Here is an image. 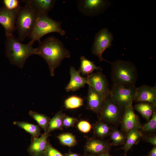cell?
Segmentation results:
<instances>
[{"mask_svg":"<svg viewBox=\"0 0 156 156\" xmlns=\"http://www.w3.org/2000/svg\"><path fill=\"white\" fill-rule=\"evenodd\" d=\"M139 129H135L127 134L125 145L122 148L125 151V156H126L128 151L142 136V133Z\"/></svg>","mask_w":156,"mask_h":156,"instance_id":"cell-20","label":"cell"},{"mask_svg":"<svg viewBox=\"0 0 156 156\" xmlns=\"http://www.w3.org/2000/svg\"><path fill=\"white\" fill-rule=\"evenodd\" d=\"M65 116L62 111H59L50 119L47 131L49 133L56 130L62 129L63 127V120Z\"/></svg>","mask_w":156,"mask_h":156,"instance_id":"cell-23","label":"cell"},{"mask_svg":"<svg viewBox=\"0 0 156 156\" xmlns=\"http://www.w3.org/2000/svg\"><path fill=\"white\" fill-rule=\"evenodd\" d=\"M39 14H47L53 8L56 2L54 0H25Z\"/></svg>","mask_w":156,"mask_h":156,"instance_id":"cell-18","label":"cell"},{"mask_svg":"<svg viewBox=\"0 0 156 156\" xmlns=\"http://www.w3.org/2000/svg\"><path fill=\"white\" fill-rule=\"evenodd\" d=\"M21 7L16 20V27L18 31V39L23 41L29 35L34 27L39 14L28 3Z\"/></svg>","mask_w":156,"mask_h":156,"instance_id":"cell-4","label":"cell"},{"mask_svg":"<svg viewBox=\"0 0 156 156\" xmlns=\"http://www.w3.org/2000/svg\"><path fill=\"white\" fill-rule=\"evenodd\" d=\"M124 110L112 100L109 94L106 97L99 113L102 119L114 124L118 122Z\"/></svg>","mask_w":156,"mask_h":156,"instance_id":"cell-8","label":"cell"},{"mask_svg":"<svg viewBox=\"0 0 156 156\" xmlns=\"http://www.w3.org/2000/svg\"><path fill=\"white\" fill-rule=\"evenodd\" d=\"M87 84L95 90L106 97L109 94V83L106 76L98 72L86 77Z\"/></svg>","mask_w":156,"mask_h":156,"instance_id":"cell-10","label":"cell"},{"mask_svg":"<svg viewBox=\"0 0 156 156\" xmlns=\"http://www.w3.org/2000/svg\"><path fill=\"white\" fill-rule=\"evenodd\" d=\"M109 146L107 143L96 139H91L88 141L85 146L86 150L94 154L107 153Z\"/></svg>","mask_w":156,"mask_h":156,"instance_id":"cell-17","label":"cell"},{"mask_svg":"<svg viewBox=\"0 0 156 156\" xmlns=\"http://www.w3.org/2000/svg\"><path fill=\"white\" fill-rule=\"evenodd\" d=\"M4 6L10 10H14L20 8V1L18 0H4Z\"/></svg>","mask_w":156,"mask_h":156,"instance_id":"cell-30","label":"cell"},{"mask_svg":"<svg viewBox=\"0 0 156 156\" xmlns=\"http://www.w3.org/2000/svg\"><path fill=\"white\" fill-rule=\"evenodd\" d=\"M121 127L122 130L127 134L133 129H141V126L138 117L134 111L132 104L124 110Z\"/></svg>","mask_w":156,"mask_h":156,"instance_id":"cell-12","label":"cell"},{"mask_svg":"<svg viewBox=\"0 0 156 156\" xmlns=\"http://www.w3.org/2000/svg\"><path fill=\"white\" fill-rule=\"evenodd\" d=\"M137 88L135 86L113 84L109 94L112 100L124 109L132 104L134 101Z\"/></svg>","mask_w":156,"mask_h":156,"instance_id":"cell-6","label":"cell"},{"mask_svg":"<svg viewBox=\"0 0 156 156\" xmlns=\"http://www.w3.org/2000/svg\"><path fill=\"white\" fill-rule=\"evenodd\" d=\"M110 138L112 140V145L117 146L124 144L126 137L121 131L115 129L112 132Z\"/></svg>","mask_w":156,"mask_h":156,"instance_id":"cell-28","label":"cell"},{"mask_svg":"<svg viewBox=\"0 0 156 156\" xmlns=\"http://www.w3.org/2000/svg\"><path fill=\"white\" fill-rule=\"evenodd\" d=\"M64 156H80L79 155L76 153H69L65 154Z\"/></svg>","mask_w":156,"mask_h":156,"instance_id":"cell-36","label":"cell"},{"mask_svg":"<svg viewBox=\"0 0 156 156\" xmlns=\"http://www.w3.org/2000/svg\"><path fill=\"white\" fill-rule=\"evenodd\" d=\"M108 2L102 0H83L78 1V8L83 14L92 16L103 12L108 5Z\"/></svg>","mask_w":156,"mask_h":156,"instance_id":"cell-9","label":"cell"},{"mask_svg":"<svg viewBox=\"0 0 156 156\" xmlns=\"http://www.w3.org/2000/svg\"><path fill=\"white\" fill-rule=\"evenodd\" d=\"M45 156H64L57 150L53 147L48 140Z\"/></svg>","mask_w":156,"mask_h":156,"instance_id":"cell-31","label":"cell"},{"mask_svg":"<svg viewBox=\"0 0 156 156\" xmlns=\"http://www.w3.org/2000/svg\"><path fill=\"white\" fill-rule=\"evenodd\" d=\"M64 104L67 109H76L83 105V99L77 96H71L65 100Z\"/></svg>","mask_w":156,"mask_h":156,"instance_id":"cell-25","label":"cell"},{"mask_svg":"<svg viewBox=\"0 0 156 156\" xmlns=\"http://www.w3.org/2000/svg\"><path fill=\"white\" fill-rule=\"evenodd\" d=\"M89 156H111L107 153H105L102 154H99L98 155H89Z\"/></svg>","mask_w":156,"mask_h":156,"instance_id":"cell-37","label":"cell"},{"mask_svg":"<svg viewBox=\"0 0 156 156\" xmlns=\"http://www.w3.org/2000/svg\"><path fill=\"white\" fill-rule=\"evenodd\" d=\"M113 36L107 28L100 30L96 34L92 47V53L97 56L100 61H105L111 63L104 59L102 54L107 49L112 46Z\"/></svg>","mask_w":156,"mask_h":156,"instance_id":"cell-7","label":"cell"},{"mask_svg":"<svg viewBox=\"0 0 156 156\" xmlns=\"http://www.w3.org/2000/svg\"><path fill=\"white\" fill-rule=\"evenodd\" d=\"M155 106L147 102H142L136 104L134 108L143 117L147 120H149L155 112Z\"/></svg>","mask_w":156,"mask_h":156,"instance_id":"cell-21","label":"cell"},{"mask_svg":"<svg viewBox=\"0 0 156 156\" xmlns=\"http://www.w3.org/2000/svg\"><path fill=\"white\" fill-rule=\"evenodd\" d=\"M29 114L36 121L39 126L44 130V132L47 131L50 119L49 117L44 114L31 110L29 111Z\"/></svg>","mask_w":156,"mask_h":156,"instance_id":"cell-24","label":"cell"},{"mask_svg":"<svg viewBox=\"0 0 156 156\" xmlns=\"http://www.w3.org/2000/svg\"><path fill=\"white\" fill-rule=\"evenodd\" d=\"M111 64L113 84L135 86L138 75L136 68L133 63L129 61L118 60Z\"/></svg>","mask_w":156,"mask_h":156,"instance_id":"cell-3","label":"cell"},{"mask_svg":"<svg viewBox=\"0 0 156 156\" xmlns=\"http://www.w3.org/2000/svg\"><path fill=\"white\" fill-rule=\"evenodd\" d=\"M61 22L54 20L47 14H39L34 27L29 35L31 41L34 43L41 42L42 37L52 32H57L62 36L66 34V31L61 27Z\"/></svg>","mask_w":156,"mask_h":156,"instance_id":"cell-5","label":"cell"},{"mask_svg":"<svg viewBox=\"0 0 156 156\" xmlns=\"http://www.w3.org/2000/svg\"><path fill=\"white\" fill-rule=\"evenodd\" d=\"M94 134L100 137H103L108 135L110 132V127L106 123L99 122L94 127Z\"/></svg>","mask_w":156,"mask_h":156,"instance_id":"cell-27","label":"cell"},{"mask_svg":"<svg viewBox=\"0 0 156 156\" xmlns=\"http://www.w3.org/2000/svg\"><path fill=\"white\" fill-rule=\"evenodd\" d=\"M106 97L89 86L87 96L88 108L97 113H99Z\"/></svg>","mask_w":156,"mask_h":156,"instance_id":"cell-15","label":"cell"},{"mask_svg":"<svg viewBox=\"0 0 156 156\" xmlns=\"http://www.w3.org/2000/svg\"><path fill=\"white\" fill-rule=\"evenodd\" d=\"M149 156H156V147L154 146L150 152Z\"/></svg>","mask_w":156,"mask_h":156,"instance_id":"cell-35","label":"cell"},{"mask_svg":"<svg viewBox=\"0 0 156 156\" xmlns=\"http://www.w3.org/2000/svg\"><path fill=\"white\" fill-rule=\"evenodd\" d=\"M70 80L65 88L67 92L77 91L84 87L85 84H87L86 77H82L80 75L79 70H77L74 67L71 66L70 68Z\"/></svg>","mask_w":156,"mask_h":156,"instance_id":"cell-16","label":"cell"},{"mask_svg":"<svg viewBox=\"0 0 156 156\" xmlns=\"http://www.w3.org/2000/svg\"><path fill=\"white\" fill-rule=\"evenodd\" d=\"M78 129L83 133H87L89 132L91 128V125L88 122L82 120L79 122L77 124Z\"/></svg>","mask_w":156,"mask_h":156,"instance_id":"cell-32","label":"cell"},{"mask_svg":"<svg viewBox=\"0 0 156 156\" xmlns=\"http://www.w3.org/2000/svg\"><path fill=\"white\" fill-rule=\"evenodd\" d=\"M5 54L10 63L22 68L27 59L34 54L35 48L31 41L27 44L21 42L13 35L6 36Z\"/></svg>","mask_w":156,"mask_h":156,"instance_id":"cell-2","label":"cell"},{"mask_svg":"<svg viewBox=\"0 0 156 156\" xmlns=\"http://www.w3.org/2000/svg\"><path fill=\"white\" fill-rule=\"evenodd\" d=\"M13 124L30 134L31 136L38 137L41 135V129L38 125L27 122L18 121L14 122Z\"/></svg>","mask_w":156,"mask_h":156,"instance_id":"cell-22","label":"cell"},{"mask_svg":"<svg viewBox=\"0 0 156 156\" xmlns=\"http://www.w3.org/2000/svg\"><path fill=\"white\" fill-rule=\"evenodd\" d=\"M39 43V46L35 48L34 54L42 57L47 62L51 76L55 75V68L60 66L62 60L70 57L69 50L59 39L51 36Z\"/></svg>","mask_w":156,"mask_h":156,"instance_id":"cell-1","label":"cell"},{"mask_svg":"<svg viewBox=\"0 0 156 156\" xmlns=\"http://www.w3.org/2000/svg\"><path fill=\"white\" fill-rule=\"evenodd\" d=\"M57 138L63 145L72 147L76 145L77 140L75 136L70 133H65L59 135Z\"/></svg>","mask_w":156,"mask_h":156,"instance_id":"cell-26","label":"cell"},{"mask_svg":"<svg viewBox=\"0 0 156 156\" xmlns=\"http://www.w3.org/2000/svg\"><path fill=\"white\" fill-rule=\"evenodd\" d=\"M145 140L154 146L156 145V137L155 136L147 137L144 138Z\"/></svg>","mask_w":156,"mask_h":156,"instance_id":"cell-34","label":"cell"},{"mask_svg":"<svg viewBox=\"0 0 156 156\" xmlns=\"http://www.w3.org/2000/svg\"><path fill=\"white\" fill-rule=\"evenodd\" d=\"M21 7L14 10H9L4 6L0 8V24L5 30L6 36L13 35L16 29V17Z\"/></svg>","mask_w":156,"mask_h":156,"instance_id":"cell-11","label":"cell"},{"mask_svg":"<svg viewBox=\"0 0 156 156\" xmlns=\"http://www.w3.org/2000/svg\"><path fill=\"white\" fill-rule=\"evenodd\" d=\"M156 128V113L155 112L151 119L141 127L142 130L145 132H151L155 130Z\"/></svg>","mask_w":156,"mask_h":156,"instance_id":"cell-29","label":"cell"},{"mask_svg":"<svg viewBox=\"0 0 156 156\" xmlns=\"http://www.w3.org/2000/svg\"><path fill=\"white\" fill-rule=\"evenodd\" d=\"M134 101L146 102L156 106V86L142 85L137 88Z\"/></svg>","mask_w":156,"mask_h":156,"instance_id":"cell-14","label":"cell"},{"mask_svg":"<svg viewBox=\"0 0 156 156\" xmlns=\"http://www.w3.org/2000/svg\"><path fill=\"white\" fill-rule=\"evenodd\" d=\"M50 133L47 131L41 135L40 137L31 136V142L27 151L31 156H45L48 137Z\"/></svg>","mask_w":156,"mask_h":156,"instance_id":"cell-13","label":"cell"},{"mask_svg":"<svg viewBox=\"0 0 156 156\" xmlns=\"http://www.w3.org/2000/svg\"><path fill=\"white\" fill-rule=\"evenodd\" d=\"M77 121L76 118L65 115L63 120V127L68 128L73 126Z\"/></svg>","mask_w":156,"mask_h":156,"instance_id":"cell-33","label":"cell"},{"mask_svg":"<svg viewBox=\"0 0 156 156\" xmlns=\"http://www.w3.org/2000/svg\"><path fill=\"white\" fill-rule=\"evenodd\" d=\"M80 66L79 70L82 75H88L92 73L94 70L101 71L102 68L100 66H97L94 62L89 60L83 56L80 58Z\"/></svg>","mask_w":156,"mask_h":156,"instance_id":"cell-19","label":"cell"}]
</instances>
